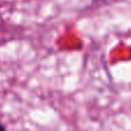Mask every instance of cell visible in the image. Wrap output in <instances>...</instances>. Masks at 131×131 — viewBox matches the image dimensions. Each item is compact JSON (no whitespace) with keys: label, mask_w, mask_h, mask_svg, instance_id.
Here are the masks:
<instances>
[{"label":"cell","mask_w":131,"mask_h":131,"mask_svg":"<svg viewBox=\"0 0 131 131\" xmlns=\"http://www.w3.org/2000/svg\"><path fill=\"white\" fill-rule=\"evenodd\" d=\"M0 131H6V128H5V125L2 123H0Z\"/></svg>","instance_id":"obj_1"}]
</instances>
